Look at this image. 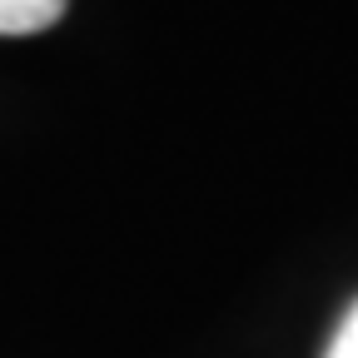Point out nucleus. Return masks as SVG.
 I'll use <instances>...</instances> for the list:
<instances>
[{"instance_id":"nucleus-1","label":"nucleus","mask_w":358,"mask_h":358,"mask_svg":"<svg viewBox=\"0 0 358 358\" xmlns=\"http://www.w3.org/2000/svg\"><path fill=\"white\" fill-rule=\"evenodd\" d=\"M65 15V0H0V35H35Z\"/></svg>"},{"instance_id":"nucleus-2","label":"nucleus","mask_w":358,"mask_h":358,"mask_svg":"<svg viewBox=\"0 0 358 358\" xmlns=\"http://www.w3.org/2000/svg\"><path fill=\"white\" fill-rule=\"evenodd\" d=\"M324 358H358V303L343 313V324L334 329V338H329V353Z\"/></svg>"}]
</instances>
